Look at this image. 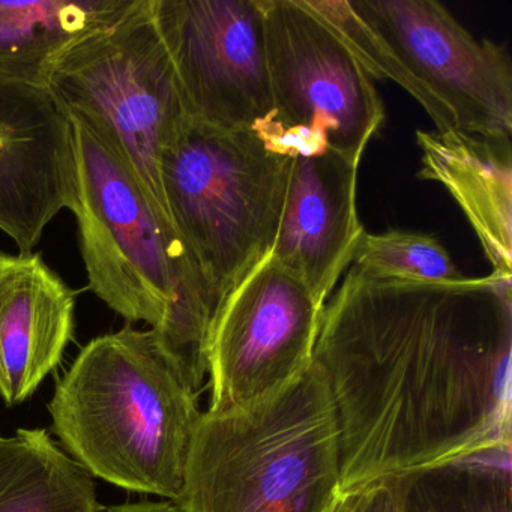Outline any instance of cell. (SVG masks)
<instances>
[{
	"label": "cell",
	"mask_w": 512,
	"mask_h": 512,
	"mask_svg": "<svg viewBox=\"0 0 512 512\" xmlns=\"http://www.w3.org/2000/svg\"><path fill=\"white\" fill-rule=\"evenodd\" d=\"M512 280L371 277L323 307L313 362L337 425L340 494L512 448Z\"/></svg>",
	"instance_id": "cell-1"
},
{
	"label": "cell",
	"mask_w": 512,
	"mask_h": 512,
	"mask_svg": "<svg viewBox=\"0 0 512 512\" xmlns=\"http://www.w3.org/2000/svg\"><path fill=\"white\" fill-rule=\"evenodd\" d=\"M68 116L76 157L71 212L89 290L128 322L148 323L199 394L217 313L208 287L109 140L82 116Z\"/></svg>",
	"instance_id": "cell-2"
},
{
	"label": "cell",
	"mask_w": 512,
	"mask_h": 512,
	"mask_svg": "<svg viewBox=\"0 0 512 512\" xmlns=\"http://www.w3.org/2000/svg\"><path fill=\"white\" fill-rule=\"evenodd\" d=\"M50 413L89 475L178 502L202 413L152 329L92 340L59 382Z\"/></svg>",
	"instance_id": "cell-3"
},
{
	"label": "cell",
	"mask_w": 512,
	"mask_h": 512,
	"mask_svg": "<svg viewBox=\"0 0 512 512\" xmlns=\"http://www.w3.org/2000/svg\"><path fill=\"white\" fill-rule=\"evenodd\" d=\"M337 425L316 364L241 412L202 413L182 512H332L340 499Z\"/></svg>",
	"instance_id": "cell-4"
},
{
	"label": "cell",
	"mask_w": 512,
	"mask_h": 512,
	"mask_svg": "<svg viewBox=\"0 0 512 512\" xmlns=\"http://www.w3.org/2000/svg\"><path fill=\"white\" fill-rule=\"evenodd\" d=\"M290 169L292 158L272 154L253 131L215 130L193 119L164 157L170 220L215 310L271 254Z\"/></svg>",
	"instance_id": "cell-5"
},
{
	"label": "cell",
	"mask_w": 512,
	"mask_h": 512,
	"mask_svg": "<svg viewBox=\"0 0 512 512\" xmlns=\"http://www.w3.org/2000/svg\"><path fill=\"white\" fill-rule=\"evenodd\" d=\"M46 86L65 112L104 134L155 211L173 227L161 167L190 116L151 0H139L118 23L71 47Z\"/></svg>",
	"instance_id": "cell-6"
},
{
	"label": "cell",
	"mask_w": 512,
	"mask_h": 512,
	"mask_svg": "<svg viewBox=\"0 0 512 512\" xmlns=\"http://www.w3.org/2000/svg\"><path fill=\"white\" fill-rule=\"evenodd\" d=\"M323 307L269 254L226 296L208 343V415L241 412L313 364Z\"/></svg>",
	"instance_id": "cell-7"
},
{
	"label": "cell",
	"mask_w": 512,
	"mask_h": 512,
	"mask_svg": "<svg viewBox=\"0 0 512 512\" xmlns=\"http://www.w3.org/2000/svg\"><path fill=\"white\" fill-rule=\"evenodd\" d=\"M271 88L269 121L308 127L362 160L385 121L382 98L337 35L302 0H260Z\"/></svg>",
	"instance_id": "cell-8"
},
{
	"label": "cell",
	"mask_w": 512,
	"mask_h": 512,
	"mask_svg": "<svg viewBox=\"0 0 512 512\" xmlns=\"http://www.w3.org/2000/svg\"><path fill=\"white\" fill-rule=\"evenodd\" d=\"M188 116L253 131L272 113L260 0H151Z\"/></svg>",
	"instance_id": "cell-9"
},
{
	"label": "cell",
	"mask_w": 512,
	"mask_h": 512,
	"mask_svg": "<svg viewBox=\"0 0 512 512\" xmlns=\"http://www.w3.org/2000/svg\"><path fill=\"white\" fill-rule=\"evenodd\" d=\"M349 4L451 113L458 131L512 136V65L502 46L476 40L434 0Z\"/></svg>",
	"instance_id": "cell-10"
},
{
	"label": "cell",
	"mask_w": 512,
	"mask_h": 512,
	"mask_svg": "<svg viewBox=\"0 0 512 512\" xmlns=\"http://www.w3.org/2000/svg\"><path fill=\"white\" fill-rule=\"evenodd\" d=\"M74 199L70 116L47 86L0 76V230L32 253Z\"/></svg>",
	"instance_id": "cell-11"
},
{
	"label": "cell",
	"mask_w": 512,
	"mask_h": 512,
	"mask_svg": "<svg viewBox=\"0 0 512 512\" xmlns=\"http://www.w3.org/2000/svg\"><path fill=\"white\" fill-rule=\"evenodd\" d=\"M359 163L335 151L292 160L271 256L320 305L328 302L344 269L352 265L365 232L356 205Z\"/></svg>",
	"instance_id": "cell-12"
},
{
	"label": "cell",
	"mask_w": 512,
	"mask_h": 512,
	"mask_svg": "<svg viewBox=\"0 0 512 512\" xmlns=\"http://www.w3.org/2000/svg\"><path fill=\"white\" fill-rule=\"evenodd\" d=\"M76 293L41 254L0 251V398L28 400L74 334Z\"/></svg>",
	"instance_id": "cell-13"
},
{
	"label": "cell",
	"mask_w": 512,
	"mask_h": 512,
	"mask_svg": "<svg viewBox=\"0 0 512 512\" xmlns=\"http://www.w3.org/2000/svg\"><path fill=\"white\" fill-rule=\"evenodd\" d=\"M418 178L442 184L475 230L491 275L512 280L511 137L416 131Z\"/></svg>",
	"instance_id": "cell-14"
},
{
	"label": "cell",
	"mask_w": 512,
	"mask_h": 512,
	"mask_svg": "<svg viewBox=\"0 0 512 512\" xmlns=\"http://www.w3.org/2000/svg\"><path fill=\"white\" fill-rule=\"evenodd\" d=\"M139 0H0V76L47 85L71 47L127 16Z\"/></svg>",
	"instance_id": "cell-15"
},
{
	"label": "cell",
	"mask_w": 512,
	"mask_h": 512,
	"mask_svg": "<svg viewBox=\"0 0 512 512\" xmlns=\"http://www.w3.org/2000/svg\"><path fill=\"white\" fill-rule=\"evenodd\" d=\"M91 475L44 430L0 439V512H100Z\"/></svg>",
	"instance_id": "cell-16"
},
{
	"label": "cell",
	"mask_w": 512,
	"mask_h": 512,
	"mask_svg": "<svg viewBox=\"0 0 512 512\" xmlns=\"http://www.w3.org/2000/svg\"><path fill=\"white\" fill-rule=\"evenodd\" d=\"M511 449L394 478L403 512H512Z\"/></svg>",
	"instance_id": "cell-17"
},
{
	"label": "cell",
	"mask_w": 512,
	"mask_h": 512,
	"mask_svg": "<svg viewBox=\"0 0 512 512\" xmlns=\"http://www.w3.org/2000/svg\"><path fill=\"white\" fill-rule=\"evenodd\" d=\"M352 53L371 79L392 80L415 98L439 133L457 130L451 113L410 74L394 50L352 10L349 0H302Z\"/></svg>",
	"instance_id": "cell-18"
},
{
	"label": "cell",
	"mask_w": 512,
	"mask_h": 512,
	"mask_svg": "<svg viewBox=\"0 0 512 512\" xmlns=\"http://www.w3.org/2000/svg\"><path fill=\"white\" fill-rule=\"evenodd\" d=\"M352 263L371 277L419 283H454L464 278L434 236L406 230L362 233Z\"/></svg>",
	"instance_id": "cell-19"
},
{
	"label": "cell",
	"mask_w": 512,
	"mask_h": 512,
	"mask_svg": "<svg viewBox=\"0 0 512 512\" xmlns=\"http://www.w3.org/2000/svg\"><path fill=\"white\" fill-rule=\"evenodd\" d=\"M358 512H403L397 481L386 479L362 491Z\"/></svg>",
	"instance_id": "cell-20"
},
{
	"label": "cell",
	"mask_w": 512,
	"mask_h": 512,
	"mask_svg": "<svg viewBox=\"0 0 512 512\" xmlns=\"http://www.w3.org/2000/svg\"><path fill=\"white\" fill-rule=\"evenodd\" d=\"M100 512H182V509L170 500H161V502L146 500V502L110 506V508L100 509Z\"/></svg>",
	"instance_id": "cell-21"
},
{
	"label": "cell",
	"mask_w": 512,
	"mask_h": 512,
	"mask_svg": "<svg viewBox=\"0 0 512 512\" xmlns=\"http://www.w3.org/2000/svg\"><path fill=\"white\" fill-rule=\"evenodd\" d=\"M359 502H361V493L341 496L332 512H358Z\"/></svg>",
	"instance_id": "cell-22"
}]
</instances>
